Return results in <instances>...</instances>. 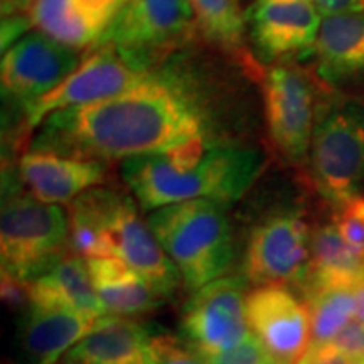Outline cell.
<instances>
[{"label": "cell", "instance_id": "cell-1", "mask_svg": "<svg viewBox=\"0 0 364 364\" xmlns=\"http://www.w3.org/2000/svg\"><path fill=\"white\" fill-rule=\"evenodd\" d=\"M215 140L203 86L179 65H164L120 97L53 112L34 130L31 150L112 162Z\"/></svg>", "mask_w": 364, "mask_h": 364}, {"label": "cell", "instance_id": "cell-2", "mask_svg": "<svg viewBox=\"0 0 364 364\" xmlns=\"http://www.w3.org/2000/svg\"><path fill=\"white\" fill-rule=\"evenodd\" d=\"M265 169L258 149L215 140L194 142L171 152L125 159L120 176L142 211L176 203L208 199L236 203Z\"/></svg>", "mask_w": 364, "mask_h": 364}, {"label": "cell", "instance_id": "cell-3", "mask_svg": "<svg viewBox=\"0 0 364 364\" xmlns=\"http://www.w3.org/2000/svg\"><path fill=\"white\" fill-rule=\"evenodd\" d=\"M68 218L70 247L76 255L86 260L118 258L166 299L179 290V272L140 215L134 196L98 186L68 204Z\"/></svg>", "mask_w": 364, "mask_h": 364}, {"label": "cell", "instance_id": "cell-4", "mask_svg": "<svg viewBox=\"0 0 364 364\" xmlns=\"http://www.w3.org/2000/svg\"><path fill=\"white\" fill-rule=\"evenodd\" d=\"M147 223L191 292L233 267L235 236L225 204L208 199L169 204L150 211Z\"/></svg>", "mask_w": 364, "mask_h": 364}, {"label": "cell", "instance_id": "cell-5", "mask_svg": "<svg viewBox=\"0 0 364 364\" xmlns=\"http://www.w3.org/2000/svg\"><path fill=\"white\" fill-rule=\"evenodd\" d=\"M70 247L68 209L34 198L17 169L2 176L0 260L2 273L31 282L56 263Z\"/></svg>", "mask_w": 364, "mask_h": 364}, {"label": "cell", "instance_id": "cell-6", "mask_svg": "<svg viewBox=\"0 0 364 364\" xmlns=\"http://www.w3.org/2000/svg\"><path fill=\"white\" fill-rule=\"evenodd\" d=\"M198 31L189 0H129L98 46H110L135 70L150 73ZM95 49V48H93Z\"/></svg>", "mask_w": 364, "mask_h": 364}, {"label": "cell", "instance_id": "cell-7", "mask_svg": "<svg viewBox=\"0 0 364 364\" xmlns=\"http://www.w3.org/2000/svg\"><path fill=\"white\" fill-rule=\"evenodd\" d=\"M316 189L332 206L361 194L364 184V105H334L318 120L309 152Z\"/></svg>", "mask_w": 364, "mask_h": 364}, {"label": "cell", "instance_id": "cell-8", "mask_svg": "<svg viewBox=\"0 0 364 364\" xmlns=\"http://www.w3.org/2000/svg\"><path fill=\"white\" fill-rule=\"evenodd\" d=\"M314 228L300 209L280 208L252 228L243 255V277L255 287L302 289L309 279Z\"/></svg>", "mask_w": 364, "mask_h": 364}, {"label": "cell", "instance_id": "cell-9", "mask_svg": "<svg viewBox=\"0 0 364 364\" xmlns=\"http://www.w3.org/2000/svg\"><path fill=\"white\" fill-rule=\"evenodd\" d=\"M81 61L78 49L51 36L41 31L26 34L4 51L0 68L4 98L24 113L27 124L36 105L71 76Z\"/></svg>", "mask_w": 364, "mask_h": 364}, {"label": "cell", "instance_id": "cell-10", "mask_svg": "<svg viewBox=\"0 0 364 364\" xmlns=\"http://www.w3.org/2000/svg\"><path fill=\"white\" fill-rule=\"evenodd\" d=\"M245 277H221L193 292L179 321V338L198 354L233 348L252 334Z\"/></svg>", "mask_w": 364, "mask_h": 364}, {"label": "cell", "instance_id": "cell-11", "mask_svg": "<svg viewBox=\"0 0 364 364\" xmlns=\"http://www.w3.org/2000/svg\"><path fill=\"white\" fill-rule=\"evenodd\" d=\"M263 113L273 147L285 161H309L316 130V97L304 73L275 66L263 80Z\"/></svg>", "mask_w": 364, "mask_h": 364}, {"label": "cell", "instance_id": "cell-12", "mask_svg": "<svg viewBox=\"0 0 364 364\" xmlns=\"http://www.w3.org/2000/svg\"><path fill=\"white\" fill-rule=\"evenodd\" d=\"M150 73L132 68L110 46H98L83 58L71 76L36 105L27 127L36 130L53 112L120 97L142 85Z\"/></svg>", "mask_w": 364, "mask_h": 364}, {"label": "cell", "instance_id": "cell-13", "mask_svg": "<svg viewBox=\"0 0 364 364\" xmlns=\"http://www.w3.org/2000/svg\"><path fill=\"white\" fill-rule=\"evenodd\" d=\"M252 334L277 364H299L311 348V317L306 300L289 287H255L247 295Z\"/></svg>", "mask_w": 364, "mask_h": 364}, {"label": "cell", "instance_id": "cell-14", "mask_svg": "<svg viewBox=\"0 0 364 364\" xmlns=\"http://www.w3.org/2000/svg\"><path fill=\"white\" fill-rule=\"evenodd\" d=\"M103 317L76 309L29 304L17 322L14 339L17 359L21 364H59L71 348L97 329Z\"/></svg>", "mask_w": 364, "mask_h": 364}, {"label": "cell", "instance_id": "cell-15", "mask_svg": "<svg viewBox=\"0 0 364 364\" xmlns=\"http://www.w3.org/2000/svg\"><path fill=\"white\" fill-rule=\"evenodd\" d=\"M248 24L260 58L275 61L314 51L322 19L312 0H258L248 14Z\"/></svg>", "mask_w": 364, "mask_h": 364}, {"label": "cell", "instance_id": "cell-16", "mask_svg": "<svg viewBox=\"0 0 364 364\" xmlns=\"http://www.w3.org/2000/svg\"><path fill=\"white\" fill-rule=\"evenodd\" d=\"M108 162L86 161L51 152L24 154L17 164L24 188L48 204H70L108 179Z\"/></svg>", "mask_w": 364, "mask_h": 364}, {"label": "cell", "instance_id": "cell-17", "mask_svg": "<svg viewBox=\"0 0 364 364\" xmlns=\"http://www.w3.org/2000/svg\"><path fill=\"white\" fill-rule=\"evenodd\" d=\"M129 0H29V17L41 33L78 49H93Z\"/></svg>", "mask_w": 364, "mask_h": 364}, {"label": "cell", "instance_id": "cell-18", "mask_svg": "<svg viewBox=\"0 0 364 364\" xmlns=\"http://www.w3.org/2000/svg\"><path fill=\"white\" fill-rule=\"evenodd\" d=\"M156 332L136 318L105 316L97 329L71 348L59 364H150Z\"/></svg>", "mask_w": 364, "mask_h": 364}, {"label": "cell", "instance_id": "cell-19", "mask_svg": "<svg viewBox=\"0 0 364 364\" xmlns=\"http://www.w3.org/2000/svg\"><path fill=\"white\" fill-rule=\"evenodd\" d=\"M314 53L318 76L329 85H363L364 14L324 16Z\"/></svg>", "mask_w": 364, "mask_h": 364}, {"label": "cell", "instance_id": "cell-20", "mask_svg": "<svg viewBox=\"0 0 364 364\" xmlns=\"http://www.w3.org/2000/svg\"><path fill=\"white\" fill-rule=\"evenodd\" d=\"M88 268L107 316L136 318L157 311L166 297L118 258H91Z\"/></svg>", "mask_w": 364, "mask_h": 364}, {"label": "cell", "instance_id": "cell-21", "mask_svg": "<svg viewBox=\"0 0 364 364\" xmlns=\"http://www.w3.org/2000/svg\"><path fill=\"white\" fill-rule=\"evenodd\" d=\"M26 285L31 304L36 306L68 307L107 316L91 280L88 262L73 250Z\"/></svg>", "mask_w": 364, "mask_h": 364}, {"label": "cell", "instance_id": "cell-22", "mask_svg": "<svg viewBox=\"0 0 364 364\" xmlns=\"http://www.w3.org/2000/svg\"><path fill=\"white\" fill-rule=\"evenodd\" d=\"M361 284H364V257L346 243L332 221L314 228L311 272L299 292L304 295L329 287L356 289Z\"/></svg>", "mask_w": 364, "mask_h": 364}, {"label": "cell", "instance_id": "cell-23", "mask_svg": "<svg viewBox=\"0 0 364 364\" xmlns=\"http://www.w3.org/2000/svg\"><path fill=\"white\" fill-rule=\"evenodd\" d=\"M311 317V346L329 344L356 317V297L349 287H329L304 294Z\"/></svg>", "mask_w": 364, "mask_h": 364}, {"label": "cell", "instance_id": "cell-24", "mask_svg": "<svg viewBox=\"0 0 364 364\" xmlns=\"http://www.w3.org/2000/svg\"><path fill=\"white\" fill-rule=\"evenodd\" d=\"M194 9L198 31L218 48L245 56L247 17L240 0H189Z\"/></svg>", "mask_w": 364, "mask_h": 364}, {"label": "cell", "instance_id": "cell-25", "mask_svg": "<svg viewBox=\"0 0 364 364\" xmlns=\"http://www.w3.org/2000/svg\"><path fill=\"white\" fill-rule=\"evenodd\" d=\"M331 221L346 243L364 257V196L358 194L334 206Z\"/></svg>", "mask_w": 364, "mask_h": 364}, {"label": "cell", "instance_id": "cell-26", "mask_svg": "<svg viewBox=\"0 0 364 364\" xmlns=\"http://www.w3.org/2000/svg\"><path fill=\"white\" fill-rule=\"evenodd\" d=\"M150 364H208L206 359L189 349L181 338L156 332L150 346Z\"/></svg>", "mask_w": 364, "mask_h": 364}, {"label": "cell", "instance_id": "cell-27", "mask_svg": "<svg viewBox=\"0 0 364 364\" xmlns=\"http://www.w3.org/2000/svg\"><path fill=\"white\" fill-rule=\"evenodd\" d=\"M201 356V354H199ZM208 364H272L275 363L263 344L250 334L247 339L241 341L240 344L233 346V348L225 349L220 353L203 354Z\"/></svg>", "mask_w": 364, "mask_h": 364}, {"label": "cell", "instance_id": "cell-28", "mask_svg": "<svg viewBox=\"0 0 364 364\" xmlns=\"http://www.w3.org/2000/svg\"><path fill=\"white\" fill-rule=\"evenodd\" d=\"M331 344L346 356L364 364V322L354 317Z\"/></svg>", "mask_w": 364, "mask_h": 364}, {"label": "cell", "instance_id": "cell-29", "mask_svg": "<svg viewBox=\"0 0 364 364\" xmlns=\"http://www.w3.org/2000/svg\"><path fill=\"white\" fill-rule=\"evenodd\" d=\"M299 364H361L329 344H312Z\"/></svg>", "mask_w": 364, "mask_h": 364}, {"label": "cell", "instance_id": "cell-30", "mask_svg": "<svg viewBox=\"0 0 364 364\" xmlns=\"http://www.w3.org/2000/svg\"><path fill=\"white\" fill-rule=\"evenodd\" d=\"M324 16L332 14H364V0H312Z\"/></svg>", "mask_w": 364, "mask_h": 364}, {"label": "cell", "instance_id": "cell-31", "mask_svg": "<svg viewBox=\"0 0 364 364\" xmlns=\"http://www.w3.org/2000/svg\"><path fill=\"white\" fill-rule=\"evenodd\" d=\"M354 297H356V317L364 322V284L354 289Z\"/></svg>", "mask_w": 364, "mask_h": 364}, {"label": "cell", "instance_id": "cell-32", "mask_svg": "<svg viewBox=\"0 0 364 364\" xmlns=\"http://www.w3.org/2000/svg\"><path fill=\"white\" fill-rule=\"evenodd\" d=\"M270 2H292V0H270Z\"/></svg>", "mask_w": 364, "mask_h": 364}, {"label": "cell", "instance_id": "cell-33", "mask_svg": "<svg viewBox=\"0 0 364 364\" xmlns=\"http://www.w3.org/2000/svg\"><path fill=\"white\" fill-rule=\"evenodd\" d=\"M272 364H277V363H272Z\"/></svg>", "mask_w": 364, "mask_h": 364}]
</instances>
